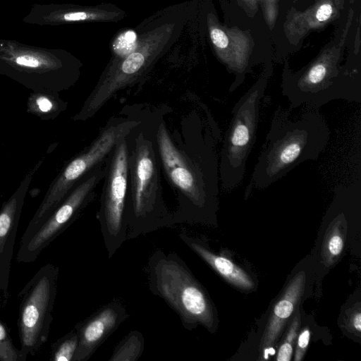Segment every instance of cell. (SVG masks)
Listing matches in <instances>:
<instances>
[{
    "mask_svg": "<svg viewBox=\"0 0 361 361\" xmlns=\"http://www.w3.org/2000/svg\"><path fill=\"white\" fill-rule=\"evenodd\" d=\"M307 109L293 119L290 109L281 106L275 109L249 189L267 188L300 164L317 160L324 151L330 137L329 126L317 109Z\"/></svg>",
    "mask_w": 361,
    "mask_h": 361,
    "instance_id": "6da1fadb",
    "label": "cell"
},
{
    "mask_svg": "<svg viewBox=\"0 0 361 361\" xmlns=\"http://www.w3.org/2000/svg\"><path fill=\"white\" fill-rule=\"evenodd\" d=\"M156 141L160 164L178 194L174 224L200 221L212 209L219 192V164L212 142L202 140L191 157L178 148L164 123L158 127Z\"/></svg>",
    "mask_w": 361,
    "mask_h": 361,
    "instance_id": "7a4b0ae2",
    "label": "cell"
},
{
    "mask_svg": "<svg viewBox=\"0 0 361 361\" xmlns=\"http://www.w3.org/2000/svg\"><path fill=\"white\" fill-rule=\"evenodd\" d=\"M160 160L153 142L140 133L129 147L126 200L127 240L174 225L162 196Z\"/></svg>",
    "mask_w": 361,
    "mask_h": 361,
    "instance_id": "3957f363",
    "label": "cell"
},
{
    "mask_svg": "<svg viewBox=\"0 0 361 361\" xmlns=\"http://www.w3.org/2000/svg\"><path fill=\"white\" fill-rule=\"evenodd\" d=\"M147 274L151 293L178 315L185 329L202 325L209 331L214 330L216 322L212 302L179 255L161 250L154 252L148 259Z\"/></svg>",
    "mask_w": 361,
    "mask_h": 361,
    "instance_id": "277c9868",
    "label": "cell"
},
{
    "mask_svg": "<svg viewBox=\"0 0 361 361\" xmlns=\"http://www.w3.org/2000/svg\"><path fill=\"white\" fill-rule=\"evenodd\" d=\"M341 48L324 49L305 69L296 74L287 73L281 93L290 102L289 109L305 105L318 109L336 99L361 102L360 82L340 68Z\"/></svg>",
    "mask_w": 361,
    "mask_h": 361,
    "instance_id": "5b68a950",
    "label": "cell"
},
{
    "mask_svg": "<svg viewBox=\"0 0 361 361\" xmlns=\"http://www.w3.org/2000/svg\"><path fill=\"white\" fill-rule=\"evenodd\" d=\"M268 78H260L235 103L221 152L219 173L221 186L232 190L242 182L246 162L255 145L259 121L260 102Z\"/></svg>",
    "mask_w": 361,
    "mask_h": 361,
    "instance_id": "8992f818",
    "label": "cell"
},
{
    "mask_svg": "<svg viewBox=\"0 0 361 361\" xmlns=\"http://www.w3.org/2000/svg\"><path fill=\"white\" fill-rule=\"evenodd\" d=\"M136 126L133 122L110 125L104 128L90 146L71 159L50 184L38 209L29 222L20 244L26 243L41 227L78 182L92 169L105 161L122 137Z\"/></svg>",
    "mask_w": 361,
    "mask_h": 361,
    "instance_id": "52a82bcc",
    "label": "cell"
},
{
    "mask_svg": "<svg viewBox=\"0 0 361 361\" xmlns=\"http://www.w3.org/2000/svg\"><path fill=\"white\" fill-rule=\"evenodd\" d=\"M59 267H42L19 293L18 327L21 355H34L47 341L57 291Z\"/></svg>",
    "mask_w": 361,
    "mask_h": 361,
    "instance_id": "ba28073f",
    "label": "cell"
},
{
    "mask_svg": "<svg viewBox=\"0 0 361 361\" xmlns=\"http://www.w3.org/2000/svg\"><path fill=\"white\" fill-rule=\"evenodd\" d=\"M128 135L121 137L104 164L100 207L97 213L108 257L127 240L126 200L129 145Z\"/></svg>",
    "mask_w": 361,
    "mask_h": 361,
    "instance_id": "9c48e42d",
    "label": "cell"
},
{
    "mask_svg": "<svg viewBox=\"0 0 361 361\" xmlns=\"http://www.w3.org/2000/svg\"><path fill=\"white\" fill-rule=\"evenodd\" d=\"M104 164L105 161L85 174L38 231L26 243L20 245L16 257L18 262L35 261L41 252L75 221L94 199L95 189L104 176Z\"/></svg>",
    "mask_w": 361,
    "mask_h": 361,
    "instance_id": "30bf717a",
    "label": "cell"
},
{
    "mask_svg": "<svg viewBox=\"0 0 361 361\" xmlns=\"http://www.w3.org/2000/svg\"><path fill=\"white\" fill-rule=\"evenodd\" d=\"M209 31L212 42L219 60L228 71L236 75L229 93L238 87L239 77L250 70V61L254 47V39L249 30L237 27L220 25L213 15L209 16Z\"/></svg>",
    "mask_w": 361,
    "mask_h": 361,
    "instance_id": "8fae6325",
    "label": "cell"
},
{
    "mask_svg": "<svg viewBox=\"0 0 361 361\" xmlns=\"http://www.w3.org/2000/svg\"><path fill=\"white\" fill-rule=\"evenodd\" d=\"M128 317L123 303L114 300L78 323L74 329L78 334V345L73 361L88 360Z\"/></svg>",
    "mask_w": 361,
    "mask_h": 361,
    "instance_id": "7c38bea8",
    "label": "cell"
},
{
    "mask_svg": "<svg viewBox=\"0 0 361 361\" xmlns=\"http://www.w3.org/2000/svg\"><path fill=\"white\" fill-rule=\"evenodd\" d=\"M45 156L26 173L19 186L0 209V283L7 290L11 261L23 203L30 183Z\"/></svg>",
    "mask_w": 361,
    "mask_h": 361,
    "instance_id": "4fadbf2b",
    "label": "cell"
},
{
    "mask_svg": "<svg viewBox=\"0 0 361 361\" xmlns=\"http://www.w3.org/2000/svg\"><path fill=\"white\" fill-rule=\"evenodd\" d=\"M338 4L334 0H317L304 11L292 12L283 25L288 40L298 44L310 32L322 29L339 17Z\"/></svg>",
    "mask_w": 361,
    "mask_h": 361,
    "instance_id": "5bb4252c",
    "label": "cell"
},
{
    "mask_svg": "<svg viewBox=\"0 0 361 361\" xmlns=\"http://www.w3.org/2000/svg\"><path fill=\"white\" fill-rule=\"evenodd\" d=\"M304 271L290 280L283 295L275 304L261 341L262 348L272 346L280 336L286 323L299 302L305 283Z\"/></svg>",
    "mask_w": 361,
    "mask_h": 361,
    "instance_id": "9a60e30c",
    "label": "cell"
},
{
    "mask_svg": "<svg viewBox=\"0 0 361 361\" xmlns=\"http://www.w3.org/2000/svg\"><path fill=\"white\" fill-rule=\"evenodd\" d=\"M179 237L189 248L228 281L242 289L253 288L254 283L250 276L228 259L214 254L204 242L185 232L180 233Z\"/></svg>",
    "mask_w": 361,
    "mask_h": 361,
    "instance_id": "2e32d148",
    "label": "cell"
},
{
    "mask_svg": "<svg viewBox=\"0 0 361 361\" xmlns=\"http://www.w3.org/2000/svg\"><path fill=\"white\" fill-rule=\"evenodd\" d=\"M27 111L42 121L57 117L67 106V103L54 92H34L27 98Z\"/></svg>",
    "mask_w": 361,
    "mask_h": 361,
    "instance_id": "e0dca14e",
    "label": "cell"
},
{
    "mask_svg": "<svg viewBox=\"0 0 361 361\" xmlns=\"http://www.w3.org/2000/svg\"><path fill=\"white\" fill-rule=\"evenodd\" d=\"M145 340L137 331H130L116 345L109 361H136L144 351Z\"/></svg>",
    "mask_w": 361,
    "mask_h": 361,
    "instance_id": "ac0fdd59",
    "label": "cell"
},
{
    "mask_svg": "<svg viewBox=\"0 0 361 361\" xmlns=\"http://www.w3.org/2000/svg\"><path fill=\"white\" fill-rule=\"evenodd\" d=\"M78 345V336L74 329L52 344L50 360L53 361H73Z\"/></svg>",
    "mask_w": 361,
    "mask_h": 361,
    "instance_id": "d6986e66",
    "label": "cell"
},
{
    "mask_svg": "<svg viewBox=\"0 0 361 361\" xmlns=\"http://www.w3.org/2000/svg\"><path fill=\"white\" fill-rule=\"evenodd\" d=\"M300 324V314H298L294 317L283 341L279 348L276 357L277 361H290L291 360Z\"/></svg>",
    "mask_w": 361,
    "mask_h": 361,
    "instance_id": "ffe728a7",
    "label": "cell"
},
{
    "mask_svg": "<svg viewBox=\"0 0 361 361\" xmlns=\"http://www.w3.org/2000/svg\"><path fill=\"white\" fill-rule=\"evenodd\" d=\"M331 228L324 246V255L329 263L341 255L344 246L343 238L338 226V220Z\"/></svg>",
    "mask_w": 361,
    "mask_h": 361,
    "instance_id": "44dd1931",
    "label": "cell"
},
{
    "mask_svg": "<svg viewBox=\"0 0 361 361\" xmlns=\"http://www.w3.org/2000/svg\"><path fill=\"white\" fill-rule=\"evenodd\" d=\"M0 360L24 361L19 350L13 346L6 326L0 321Z\"/></svg>",
    "mask_w": 361,
    "mask_h": 361,
    "instance_id": "7402d4cb",
    "label": "cell"
},
{
    "mask_svg": "<svg viewBox=\"0 0 361 361\" xmlns=\"http://www.w3.org/2000/svg\"><path fill=\"white\" fill-rule=\"evenodd\" d=\"M310 331L308 328L303 329L297 338V345L295 348V361H300L307 350L310 340Z\"/></svg>",
    "mask_w": 361,
    "mask_h": 361,
    "instance_id": "603a6c76",
    "label": "cell"
},
{
    "mask_svg": "<svg viewBox=\"0 0 361 361\" xmlns=\"http://www.w3.org/2000/svg\"><path fill=\"white\" fill-rule=\"evenodd\" d=\"M16 63L28 69H37L40 68V61L34 56L24 55L18 56L16 59Z\"/></svg>",
    "mask_w": 361,
    "mask_h": 361,
    "instance_id": "cb8c5ba5",
    "label": "cell"
},
{
    "mask_svg": "<svg viewBox=\"0 0 361 361\" xmlns=\"http://www.w3.org/2000/svg\"><path fill=\"white\" fill-rule=\"evenodd\" d=\"M240 6L251 17H253L258 10L259 0H238Z\"/></svg>",
    "mask_w": 361,
    "mask_h": 361,
    "instance_id": "d4e9b609",
    "label": "cell"
},
{
    "mask_svg": "<svg viewBox=\"0 0 361 361\" xmlns=\"http://www.w3.org/2000/svg\"><path fill=\"white\" fill-rule=\"evenodd\" d=\"M350 322L352 327L360 333L361 331V314L360 310L353 314Z\"/></svg>",
    "mask_w": 361,
    "mask_h": 361,
    "instance_id": "484cf974",
    "label": "cell"
},
{
    "mask_svg": "<svg viewBox=\"0 0 361 361\" xmlns=\"http://www.w3.org/2000/svg\"><path fill=\"white\" fill-rule=\"evenodd\" d=\"M87 18V15L85 12L68 13L64 16L66 20H82Z\"/></svg>",
    "mask_w": 361,
    "mask_h": 361,
    "instance_id": "4316f807",
    "label": "cell"
},
{
    "mask_svg": "<svg viewBox=\"0 0 361 361\" xmlns=\"http://www.w3.org/2000/svg\"><path fill=\"white\" fill-rule=\"evenodd\" d=\"M0 290H2L1 283H0Z\"/></svg>",
    "mask_w": 361,
    "mask_h": 361,
    "instance_id": "83f0119b",
    "label": "cell"
}]
</instances>
